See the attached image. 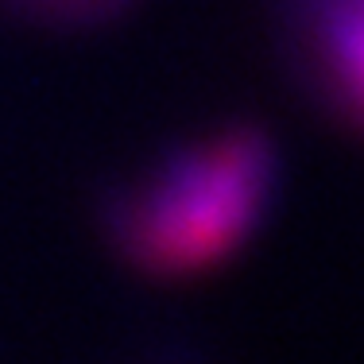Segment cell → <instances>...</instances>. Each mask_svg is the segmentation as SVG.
<instances>
[{"instance_id": "cell-1", "label": "cell", "mask_w": 364, "mask_h": 364, "mask_svg": "<svg viewBox=\"0 0 364 364\" xmlns=\"http://www.w3.org/2000/svg\"><path fill=\"white\" fill-rule=\"evenodd\" d=\"M279 198V151L264 128L229 120L163 147L105 202L117 256L151 279H198L237 259Z\"/></svg>"}, {"instance_id": "cell-2", "label": "cell", "mask_w": 364, "mask_h": 364, "mask_svg": "<svg viewBox=\"0 0 364 364\" xmlns=\"http://www.w3.org/2000/svg\"><path fill=\"white\" fill-rule=\"evenodd\" d=\"M294 28L318 90L364 128V0H294Z\"/></svg>"}, {"instance_id": "cell-3", "label": "cell", "mask_w": 364, "mask_h": 364, "mask_svg": "<svg viewBox=\"0 0 364 364\" xmlns=\"http://www.w3.org/2000/svg\"><path fill=\"white\" fill-rule=\"evenodd\" d=\"M0 4H8L28 20L58 23V28H90L109 16H120L132 0H0Z\"/></svg>"}]
</instances>
